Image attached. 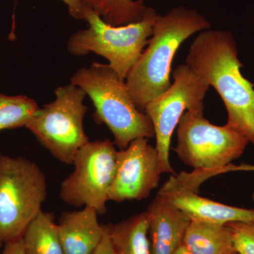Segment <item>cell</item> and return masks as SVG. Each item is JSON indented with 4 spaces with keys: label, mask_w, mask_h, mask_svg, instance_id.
<instances>
[{
    "label": "cell",
    "mask_w": 254,
    "mask_h": 254,
    "mask_svg": "<svg viewBox=\"0 0 254 254\" xmlns=\"http://www.w3.org/2000/svg\"><path fill=\"white\" fill-rule=\"evenodd\" d=\"M186 64L221 97L227 125L254 145V83L241 72L244 66L231 32H200L190 45Z\"/></svg>",
    "instance_id": "cell-1"
},
{
    "label": "cell",
    "mask_w": 254,
    "mask_h": 254,
    "mask_svg": "<svg viewBox=\"0 0 254 254\" xmlns=\"http://www.w3.org/2000/svg\"><path fill=\"white\" fill-rule=\"evenodd\" d=\"M210 27V21L203 14L183 6L158 15L148 47L125 80L138 109L144 113L148 103L171 86L172 63L182 43L194 33Z\"/></svg>",
    "instance_id": "cell-2"
},
{
    "label": "cell",
    "mask_w": 254,
    "mask_h": 254,
    "mask_svg": "<svg viewBox=\"0 0 254 254\" xmlns=\"http://www.w3.org/2000/svg\"><path fill=\"white\" fill-rule=\"evenodd\" d=\"M70 81L91 98L95 121L108 127L119 148L125 149L137 138L155 136L150 118L137 108L126 82L108 64L93 63L79 68Z\"/></svg>",
    "instance_id": "cell-3"
},
{
    "label": "cell",
    "mask_w": 254,
    "mask_h": 254,
    "mask_svg": "<svg viewBox=\"0 0 254 254\" xmlns=\"http://www.w3.org/2000/svg\"><path fill=\"white\" fill-rule=\"evenodd\" d=\"M158 15L156 10L149 6L141 21L115 26L105 22L94 10L86 6L83 20L88 23V28L70 36L68 51L73 56L94 53L103 57L120 78L125 81L148 44Z\"/></svg>",
    "instance_id": "cell-4"
},
{
    "label": "cell",
    "mask_w": 254,
    "mask_h": 254,
    "mask_svg": "<svg viewBox=\"0 0 254 254\" xmlns=\"http://www.w3.org/2000/svg\"><path fill=\"white\" fill-rule=\"evenodd\" d=\"M46 175L23 157L0 155V239L3 243L22 238L42 211L46 199Z\"/></svg>",
    "instance_id": "cell-5"
},
{
    "label": "cell",
    "mask_w": 254,
    "mask_h": 254,
    "mask_svg": "<svg viewBox=\"0 0 254 254\" xmlns=\"http://www.w3.org/2000/svg\"><path fill=\"white\" fill-rule=\"evenodd\" d=\"M55 93V99L40 108L26 127L55 158L72 165L78 150L90 141L83 128L86 93L72 83Z\"/></svg>",
    "instance_id": "cell-6"
},
{
    "label": "cell",
    "mask_w": 254,
    "mask_h": 254,
    "mask_svg": "<svg viewBox=\"0 0 254 254\" xmlns=\"http://www.w3.org/2000/svg\"><path fill=\"white\" fill-rule=\"evenodd\" d=\"M250 143L243 133L227 124L210 123L203 111H186L177 126L174 150L182 163L194 170H218L240 158Z\"/></svg>",
    "instance_id": "cell-7"
},
{
    "label": "cell",
    "mask_w": 254,
    "mask_h": 254,
    "mask_svg": "<svg viewBox=\"0 0 254 254\" xmlns=\"http://www.w3.org/2000/svg\"><path fill=\"white\" fill-rule=\"evenodd\" d=\"M117 153L109 139L88 141L81 147L73 158L74 170L62 182L61 200L76 208L90 207L100 215L106 213L116 174Z\"/></svg>",
    "instance_id": "cell-8"
},
{
    "label": "cell",
    "mask_w": 254,
    "mask_h": 254,
    "mask_svg": "<svg viewBox=\"0 0 254 254\" xmlns=\"http://www.w3.org/2000/svg\"><path fill=\"white\" fill-rule=\"evenodd\" d=\"M171 86L145 106L154 128L156 148L162 174L176 175L170 161L172 136L186 111H203L209 86L195 74L186 64L173 71Z\"/></svg>",
    "instance_id": "cell-9"
},
{
    "label": "cell",
    "mask_w": 254,
    "mask_h": 254,
    "mask_svg": "<svg viewBox=\"0 0 254 254\" xmlns=\"http://www.w3.org/2000/svg\"><path fill=\"white\" fill-rule=\"evenodd\" d=\"M161 175L156 148L148 138L133 140L117 153L116 174L108 200L122 203L145 199L158 187Z\"/></svg>",
    "instance_id": "cell-10"
},
{
    "label": "cell",
    "mask_w": 254,
    "mask_h": 254,
    "mask_svg": "<svg viewBox=\"0 0 254 254\" xmlns=\"http://www.w3.org/2000/svg\"><path fill=\"white\" fill-rule=\"evenodd\" d=\"M158 195L163 197L190 219L201 221L225 224L232 222H250L254 220V208L230 206L200 196L197 192L180 185L175 175L159 190Z\"/></svg>",
    "instance_id": "cell-11"
},
{
    "label": "cell",
    "mask_w": 254,
    "mask_h": 254,
    "mask_svg": "<svg viewBox=\"0 0 254 254\" xmlns=\"http://www.w3.org/2000/svg\"><path fill=\"white\" fill-rule=\"evenodd\" d=\"M146 213L149 220L150 254H173L183 243L190 219L158 194Z\"/></svg>",
    "instance_id": "cell-12"
},
{
    "label": "cell",
    "mask_w": 254,
    "mask_h": 254,
    "mask_svg": "<svg viewBox=\"0 0 254 254\" xmlns=\"http://www.w3.org/2000/svg\"><path fill=\"white\" fill-rule=\"evenodd\" d=\"M98 215L90 207L61 214L58 226L64 254L94 253L104 235Z\"/></svg>",
    "instance_id": "cell-13"
},
{
    "label": "cell",
    "mask_w": 254,
    "mask_h": 254,
    "mask_svg": "<svg viewBox=\"0 0 254 254\" xmlns=\"http://www.w3.org/2000/svg\"><path fill=\"white\" fill-rule=\"evenodd\" d=\"M103 226L113 254H150L149 220L146 211Z\"/></svg>",
    "instance_id": "cell-14"
},
{
    "label": "cell",
    "mask_w": 254,
    "mask_h": 254,
    "mask_svg": "<svg viewBox=\"0 0 254 254\" xmlns=\"http://www.w3.org/2000/svg\"><path fill=\"white\" fill-rule=\"evenodd\" d=\"M183 244L192 254L237 253L226 224L190 220Z\"/></svg>",
    "instance_id": "cell-15"
},
{
    "label": "cell",
    "mask_w": 254,
    "mask_h": 254,
    "mask_svg": "<svg viewBox=\"0 0 254 254\" xmlns=\"http://www.w3.org/2000/svg\"><path fill=\"white\" fill-rule=\"evenodd\" d=\"M21 239L26 254H64L58 224L52 213L42 210Z\"/></svg>",
    "instance_id": "cell-16"
},
{
    "label": "cell",
    "mask_w": 254,
    "mask_h": 254,
    "mask_svg": "<svg viewBox=\"0 0 254 254\" xmlns=\"http://www.w3.org/2000/svg\"><path fill=\"white\" fill-rule=\"evenodd\" d=\"M85 6L115 26L141 21L149 7L143 0H85Z\"/></svg>",
    "instance_id": "cell-17"
},
{
    "label": "cell",
    "mask_w": 254,
    "mask_h": 254,
    "mask_svg": "<svg viewBox=\"0 0 254 254\" xmlns=\"http://www.w3.org/2000/svg\"><path fill=\"white\" fill-rule=\"evenodd\" d=\"M40 108L36 100L26 95L0 93V131L26 127Z\"/></svg>",
    "instance_id": "cell-18"
},
{
    "label": "cell",
    "mask_w": 254,
    "mask_h": 254,
    "mask_svg": "<svg viewBox=\"0 0 254 254\" xmlns=\"http://www.w3.org/2000/svg\"><path fill=\"white\" fill-rule=\"evenodd\" d=\"M231 232L234 247L240 254H254V220L226 224Z\"/></svg>",
    "instance_id": "cell-19"
},
{
    "label": "cell",
    "mask_w": 254,
    "mask_h": 254,
    "mask_svg": "<svg viewBox=\"0 0 254 254\" xmlns=\"http://www.w3.org/2000/svg\"><path fill=\"white\" fill-rule=\"evenodd\" d=\"M239 171L254 172V165L242 163L240 165H235L231 163L223 167V168L218 169V170H206V171H205L204 175L205 177L208 180L210 177L217 176V175H221V174Z\"/></svg>",
    "instance_id": "cell-20"
},
{
    "label": "cell",
    "mask_w": 254,
    "mask_h": 254,
    "mask_svg": "<svg viewBox=\"0 0 254 254\" xmlns=\"http://www.w3.org/2000/svg\"><path fill=\"white\" fill-rule=\"evenodd\" d=\"M63 1L68 8V12L72 17L83 20L84 11L85 0H60Z\"/></svg>",
    "instance_id": "cell-21"
},
{
    "label": "cell",
    "mask_w": 254,
    "mask_h": 254,
    "mask_svg": "<svg viewBox=\"0 0 254 254\" xmlns=\"http://www.w3.org/2000/svg\"><path fill=\"white\" fill-rule=\"evenodd\" d=\"M1 254H26L23 249L22 239L4 243Z\"/></svg>",
    "instance_id": "cell-22"
},
{
    "label": "cell",
    "mask_w": 254,
    "mask_h": 254,
    "mask_svg": "<svg viewBox=\"0 0 254 254\" xmlns=\"http://www.w3.org/2000/svg\"><path fill=\"white\" fill-rule=\"evenodd\" d=\"M93 254H113L111 246H110L109 239H108V235L105 233V230L103 239H102L100 245L97 247L96 250H95L94 253Z\"/></svg>",
    "instance_id": "cell-23"
},
{
    "label": "cell",
    "mask_w": 254,
    "mask_h": 254,
    "mask_svg": "<svg viewBox=\"0 0 254 254\" xmlns=\"http://www.w3.org/2000/svg\"><path fill=\"white\" fill-rule=\"evenodd\" d=\"M173 254H192L190 253V251L187 250L186 247H185V245L183 243L177 249V250L174 252Z\"/></svg>",
    "instance_id": "cell-24"
},
{
    "label": "cell",
    "mask_w": 254,
    "mask_h": 254,
    "mask_svg": "<svg viewBox=\"0 0 254 254\" xmlns=\"http://www.w3.org/2000/svg\"><path fill=\"white\" fill-rule=\"evenodd\" d=\"M2 241L0 239V254H1V252H2V245H3Z\"/></svg>",
    "instance_id": "cell-25"
},
{
    "label": "cell",
    "mask_w": 254,
    "mask_h": 254,
    "mask_svg": "<svg viewBox=\"0 0 254 254\" xmlns=\"http://www.w3.org/2000/svg\"><path fill=\"white\" fill-rule=\"evenodd\" d=\"M238 254V253H237H237H236V254Z\"/></svg>",
    "instance_id": "cell-26"
}]
</instances>
